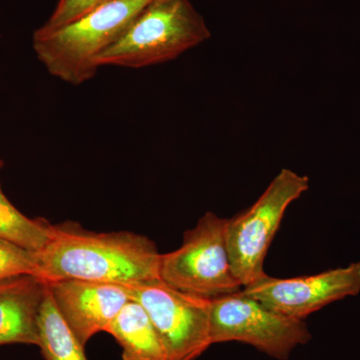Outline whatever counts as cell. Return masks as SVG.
<instances>
[{"mask_svg":"<svg viewBox=\"0 0 360 360\" xmlns=\"http://www.w3.org/2000/svg\"><path fill=\"white\" fill-rule=\"evenodd\" d=\"M37 253L40 278L115 284L160 278L161 255L153 240L134 232H94L79 224L52 226L51 241Z\"/></svg>","mask_w":360,"mask_h":360,"instance_id":"1","label":"cell"},{"mask_svg":"<svg viewBox=\"0 0 360 360\" xmlns=\"http://www.w3.org/2000/svg\"><path fill=\"white\" fill-rule=\"evenodd\" d=\"M151 0H108L54 32L33 33L37 58L52 77L80 85L96 77V59L129 30Z\"/></svg>","mask_w":360,"mask_h":360,"instance_id":"2","label":"cell"},{"mask_svg":"<svg viewBox=\"0 0 360 360\" xmlns=\"http://www.w3.org/2000/svg\"><path fill=\"white\" fill-rule=\"evenodd\" d=\"M210 37L205 20L189 0H151L96 63L129 68L161 65Z\"/></svg>","mask_w":360,"mask_h":360,"instance_id":"3","label":"cell"},{"mask_svg":"<svg viewBox=\"0 0 360 360\" xmlns=\"http://www.w3.org/2000/svg\"><path fill=\"white\" fill-rule=\"evenodd\" d=\"M309 179L283 168L255 205L227 219L225 239L234 276L243 288L264 276V259L286 210L309 191Z\"/></svg>","mask_w":360,"mask_h":360,"instance_id":"4","label":"cell"},{"mask_svg":"<svg viewBox=\"0 0 360 360\" xmlns=\"http://www.w3.org/2000/svg\"><path fill=\"white\" fill-rule=\"evenodd\" d=\"M227 219L206 212L184 234L176 250L161 255L160 278L176 290L213 300L243 290L232 271L225 226Z\"/></svg>","mask_w":360,"mask_h":360,"instance_id":"5","label":"cell"},{"mask_svg":"<svg viewBox=\"0 0 360 360\" xmlns=\"http://www.w3.org/2000/svg\"><path fill=\"white\" fill-rule=\"evenodd\" d=\"M127 288L150 317L167 360H195L212 345V300L176 290L160 278Z\"/></svg>","mask_w":360,"mask_h":360,"instance_id":"6","label":"cell"},{"mask_svg":"<svg viewBox=\"0 0 360 360\" xmlns=\"http://www.w3.org/2000/svg\"><path fill=\"white\" fill-rule=\"evenodd\" d=\"M210 335L212 345L240 341L278 360L311 340L304 321L277 314L243 291L212 300Z\"/></svg>","mask_w":360,"mask_h":360,"instance_id":"7","label":"cell"},{"mask_svg":"<svg viewBox=\"0 0 360 360\" xmlns=\"http://www.w3.org/2000/svg\"><path fill=\"white\" fill-rule=\"evenodd\" d=\"M241 291L277 314L304 321L330 303L359 295L360 262L293 278L264 274Z\"/></svg>","mask_w":360,"mask_h":360,"instance_id":"8","label":"cell"},{"mask_svg":"<svg viewBox=\"0 0 360 360\" xmlns=\"http://www.w3.org/2000/svg\"><path fill=\"white\" fill-rule=\"evenodd\" d=\"M59 314L85 347L92 336L108 330L131 300L127 285L80 279L45 281Z\"/></svg>","mask_w":360,"mask_h":360,"instance_id":"9","label":"cell"},{"mask_svg":"<svg viewBox=\"0 0 360 360\" xmlns=\"http://www.w3.org/2000/svg\"><path fill=\"white\" fill-rule=\"evenodd\" d=\"M46 283L21 276L0 281V345L23 343L39 347V321Z\"/></svg>","mask_w":360,"mask_h":360,"instance_id":"10","label":"cell"},{"mask_svg":"<svg viewBox=\"0 0 360 360\" xmlns=\"http://www.w3.org/2000/svg\"><path fill=\"white\" fill-rule=\"evenodd\" d=\"M106 333L122 348V360H167L162 343L141 303L130 300Z\"/></svg>","mask_w":360,"mask_h":360,"instance_id":"11","label":"cell"},{"mask_svg":"<svg viewBox=\"0 0 360 360\" xmlns=\"http://www.w3.org/2000/svg\"><path fill=\"white\" fill-rule=\"evenodd\" d=\"M39 343L45 360H89L84 347L59 314L46 284L39 321Z\"/></svg>","mask_w":360,"mask_h":360,"instance_id":"12","label":"cell"},{"mask_svg":"<svg viewBox=\"0 0 360 360\" xmlns=\"http://www.w3.org/2000/svg\"><path fill=\"white\" fill-rule=\"evenodd\" d=\"M52 226L46 220L28 219L22 214L0 187V238L39 252L51 241Z\"/></svg>","mask_w":360,"mask_h":360,"instance_id":"13","label":"cell"},{"mask_svg":"<svg viewBox=\"0 0 360 360\" xmlns=\"http://www.w3.org/2000/svg\"><path fill=\"white\" fill-rule=\"evenodd\" d=\"M21 276L40 277L37 253L0 238V281Z\"/></svg>","mask_w":360,"mask_h":360,"instance_id":"14","label":"cell"},{"mask_svg":"<svg viewBox=\"0 0 360 360\" xmlns=\"http://www.w3.org/2000/svg\"><path fill=\"white\" fill-rule=\"evenodd\" d=\"M108 0H59L51 18L37 32L47 33L70 25Z\"/></svg>","mask_w":360,"mask_h":360,"instance_id":"15","label":"cell"},{"mask_svg":"<svg viewBox=\"0 0 360 360\" xmlns=\"http://www.w3.org/2000/svg\"><path fill=\"white\" fill-rule=\"evenodd\" d=\"M1 165H2V162H1V161H0V167H1Z\"/></svg>","mask_w":360,"mask_h":360,"instance_id":"16","label":"cell"}]
</instances>
